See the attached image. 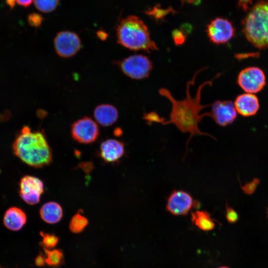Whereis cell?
I'll return each mask as SVG.
<instances>
[{
    "instance_id": "cell-18",
    "label": "cell",
    "mask_w": 268,
    "mask_h": 268,
    "mask_svg": "<svg viewBox=\"0 0 268 268\" xmlns=\"http://www.w3.org/2000/svg\"><path fill=\"white\" fill-rule=\"evenodd\" d=\"M191 220L200 229L208 231L215 227L214 221L209 213L205 210H197L191 213Z\"/></svg>"
},
{
    "instance_id": "cell-24",
    "label": "cell",
    "mask_w": 268,
    "mask_h": 268,
    "mask_svg": "<svg viewBox=\"0 0 268 268\" xmlns=\"http://www.w3.org/2000/svg\"><path fill=\"white\" fill-rule=\"evenodd\" d=\"M187 34L182 29H175L172 32L173 42L176 46H180L186 41Z\"/></svg>"
},
{
    "instance_id": "cell-28",
    "label": "cell",
    "mask_w": 268,
    "mask_h": 268,
    "mask_svg": "<svg viewBox=\"0 0 268 268\" xmlns=\"http://www.w3.org/2000/svg\"><path fill=\"white\" fill-rule=\"evenodd\" d=\"M259 183V180L257 178H255L252 181L242 186L241 188L245 194L251 195L255 192Z\"/></svg>"
},
{
    "instance_id": "cell-16",
    "label": "cell",
    "mask_w": 268,
    "mask_h": 268,
    "mask_svg": "<svg viewBox=\"0 0 268 268\" xmlns=\"http://www.w3.org/2000/svg\"><path fill=\"white\" fill-rule=\"evenodd\" d=\"M94 119L100 125L108 127L112 125L118 118L117 108L110 104H101L97 106L93 113Z\"/></svg>"
},
{
    "instance_id": "cell-13",
    "label": "cell",
    "mask_w": 268,
    "mask_h": 268,
    "mask_svg": "<svg viewBox=\"0 0 268 268\" xmlns=\"http://www.w3.org/2000/svg\"><path fill=\"white\" fill-rule=\"evenodd\" d=\"M233 103L237 112L244 117L255 115L260 108L258 97L252 93H246L238 95Z\"/></svg>"
},
{
    "instance_id": "cell-2",
    "label": "cell",
    "mask_w": 268,
    "mask_h": 268,
    "mask_svg": "<svg viewBox=\"0 0 268 268\" xmlns=\"http://www.w3.org/2000/svg\"><path fill=\"white\" fill-rule=\"evenodd\" d=\"M12 149L21 160L34 168L47 166L52 160V150L44 134L32 132L27 126L23 127L16 137Z\"/></svg>"
},
{
    "instance_id": "cell-32",
    "label": "cell",
    "mask_w": 268,
    "mask_h": 268,
    "mask_svg": "<svg viewBox=\"0 0 268 268\" xmlns=\"http://www.w3.org/2000/svg\"><path fill=\"white\" fill-rule=\"evenodd\" d=\"M97 35L102 40H106L108 36V34L105 31L102 30L98 31Z\"/></svg>"
},
{
    "instance_id": "cell-6",
    "label": "cell",
    "mask_w": 268,
    "mask_h": 268,
    "mask_svg": "<svg viewBox=\"0 0 268 268\" xmlns=\"http://www.w3.org/2000/svg\"><path fill=\"white\" fill-rule=\"evenodd\" d=\"M199 201L195 200L188 192L182 190H174L167 199L166 209L175 216L186 215L194 208H199Z\"/></svg>"
},
{
    "instance_id": "cell-21",
    "label": "cell",
    "mask_w": 268,
    "mask_h": 268,
    "mask_svg": "<svg viewBox=\"0 0 268 268\" xmlns=\"http://www.w3.org/2000/svg\"><path fill=\"white\" fill-rule=\"evenodd\" d=\"M148 15L152 17L156 21H164V18L170 13H176L171 7L163 8L160 4H156L152 8L144 11Z\"/></svg>"
},
{
    "instance_id": "cell-23",
    "label": "cell",
    "mask_w": 268,
    "mask_h": 268,
    "mask_svg": "<svg viewBox=\"0 0 268 268\" xmlns=\"http://www.w3.org/2000/svg\"><path fill=\"white\" fill-rule=\"evenodd\" d=\"M60 0H34L35 7L39 11L48 13L54 10Z\"/></svg>"
},
{
    "instance_id": "cell-34",
    "label": "cell",
    "mask_w": 268,
    "mask_h": 268,
    "mask_svg": "<svg viewBox=\"0 0 268 268\" xmlns=\"http://www.w3.org/2000/svg\"><path fill=\"white\" fill-rule=\"evenodd\" d=\"M5 1L11 8H12L15 6V2H16V0H5Z\"/></svg>"
},
{
    "instance_id": "cell-12",
    "label": "cell",
    "mask_w": 268,
    "mask_h": 268,
    "mask_svg": "<svg viewBox=\"0 0 268 268\" xmlns=\"http://www.w3.org/2000/svg\"><path fill=\"white\" fill-rule=\"evenodd\" d=\"M210 106L209 117L220 126L231 124L237 118V112L234 103L230 100H216Z\"/></svg>"
},
{
    "instance_id": "cell-3",
    "label": "cell",
    "mask_w": 268,
    "mask_h": 268,
    "mask_svg": "<svg viewBox=\"0 0 268 268\" xmlns=\"http://www.w3.org/2000/svg\"><path fill=\"white\" fill-rule=\"evenodd\" d=\"M116 31L117 42L127 49L148 53L159 50L151 39L147 27L137 16L130 15L122 19Z\"/></svg>"
},
{
    "instance_id": "cell-27",
    "label": "cell",
    "mask_w": 268,
    "mask_h": 268,
    "mask_svg": "<svg viewBox=\"0 0 268 268\" xmlns=\"http://www.w3.org/2000/svg\"><path fill=\"white\" fill-rule=\"evenodd\" d=\"M42 15L37 13H32L28 16V22L29 25L34 27L40 26L43 22Z\"/></svg>"
},
{
    "instance_id": "cell-31",
    "label": "cell",
    "mask_w": 268,
    "mask_h": 268,
    "mask_svg": "<svg viewBox=\"0 0 268 268\" xmlns=\"http://www.w3.org/2000/svg\"><path fill=\"white\" fill-rule=\"evenodd\" d=\"M16 2L20 5L27 7L32 3L33 0H16Z\"/></svg>"
},
{
    "instance_id": "cell-5",
    "label": "cell",
    "mask_w": 268,
    "mask_h": 268,
    "mask_svg": "<svg viewBox=\"0 0 268 268\" xmlns=\"http://www.w3.org/2000/svg\"><path fill=\"white\" fill-rule=\"evenodd\" d=\"M117 65L126 75L138 80L148 77L153 67L148 57L140 54L128 57L118 61Z\"/></svg>"
},
{
    "instance_id": "cell-30",
    "label": "cell",
    "mask_w": 268,
    "mask_h": 268,
    "mask_svg": "<svg viewBox=\"0 0 268 268\" xmlns=\"http://www.w3.org/2000/svg\"><path fill=\"white\" fill-rule=\"evenodd\" d=\"M253 0H238L239 6L244 10H247Z\"/></svg>"
},
{
    "instance_id": "cell-7",
    "label": "cell",
    "mask_w": 268,
    "mask_h": 268,
    "mask_svg": "<svg viewBox=\"0 0 268 268\" xmlns=\"http://www.w3.org/2000/svg\"><path fill=\"white\" fill-rule=\"evenodd\" d=\"M237 82L246 93H256L261 91L266 84V76L259 67H250L242 69L237 76Z\"/></svg>"
},
{
    "instance_id": "cell-4",
    "label": "cell",
    "mask_w": 268,
    "mask_h": 268,
    "mask_svg": "<svg viewBox=\"0 0 268 268\" xmlns=\"http://www.w3.org/2000/svg\"><path fill=\"white\" fill-rule=\"evenodd\" d=\"M242 31L255 48L268 49V1H261L249 11L242 22Z\"/></svg>"
},
{
    "instance_id": "cell-10",
    "label": "cell",
    "mask_w": 268,
    "mask_h": 268,
    "mask_svg": "<svg viewBox=\"0 0 268 268\" xmlns=\"http://www.w3.org/2000/svg\"><path fill=\"white\" fill-rule=\"evenodd\" d=\"M54 43L57 54L63 58L72 57L79 51L81 46L79 36L75 33L69 31L58 33Z\"/></svg>"
},
{
    "instance_id": "cell-25",
    "label": "cell",
    "mask_w": 268,
    "mask_h": 268,
    "mask_svg": "<svg viewBox=\"0 0 268 268\" xmlns=\"http://www.w3.org/2000/svg\"><path fill=\"white\" fill-rule=\"evenodd\" d=\"M143 118L146 121L149 125H151L153 123H161L165 121V120L159 116V115L154 112L149 113H145L144 114Z\"/></svg>"
},
{
    "instance_id": "cell-1",
    "label": "cell",
    "mask_w": 268,
    "mask_h": 268,
    "mask_svg": "<svg viewBox=\"0 0 268 268\" xmlns=\"http://www.w3.org/2000/svg\"><path fill=\"white\" fill-rule=\"evenodd\" d=\"M207 68V67H206L199 69L194 74L192 79L188 81L186 86V97L183 100L175 99L170 92L165 88H161L159 90V93L169 100L172 105L170 119L169 120H165L162 125L173 124L182 133L190 134L186 143V154L188 152V144L193 136L205 135L212 137V135L209 134L201 132L198 126L202 118L206 116H209L208 112L200 114V112L204 108L211 105V104L201 105V98L202 88L207 85H211L212 81L218 75L212 80L205 81L200 85L194 97H192L190 92L191 85L194 84L198 74ZM212 137L213 138V137Z\"/></svg>"
},
{
    "instance_id": "cell-17",
    "label": "cell",
    "mask_w": 268,
    "mask_h": 268,
    "mask_svg": "<svg viewBox=\"0 0 268 268\" xmlns=\"http://www.w3.org/2000/svg\"><path fill=\"white\" fill-rule=\"evenodd\" d=\"M40 215L45 222L55 224L59 222L63 217V208L58 203L49 201L42 206L40 209Z\"/></svg>"
},
{
    "instance_id": "cell-29",
    "label": "cell",
    "mask_w": 268,
    "mask_h": 268,
    "mask_svg": "<svg viewBox=\"0 0 268 268\" xmlns=\"http://www.w3.org/2000/svg\"><path fill=\"white\" fill-rule=\"evenodd\" d=\"M35 264L39 267H43L46 265L45 256L43 254L40 253L36 257L35 259Z\"/></svg>"
},
{
    "instance_id": "cell-11",
    "label": "cell",
    "mask_w": 268,
    "mask_h": 268,
    "mask_svg": "<svg viewBox=\"0 0 268 268\" xmlns=\"http://www.w3.org/2000/svg\"><path fill=\"white\" fill-rule=\"evenodd\" d=\"M44 192V184L41 180L35 176L26 175L19 183V195L29 205H35L40 200Z\"/></svg>"
},
{
    "instance_id": "cell-20",
    "label": "cell",
    "mask_w": 268,
    "mask_h": 268,
    "mask_svg": "<svg viewBox=\"0 0 268 268\" xmlns=\"http://www.w3.org/2000/svg\"><path fill=\"white\" fill-rule=\"evenodd\" d=\"M88 224V220L80 212H78L70 219L69 224L70 231L74 234L82 232Z\"/></svg>"
},
{
    "instance_id": "cell-35",
    "label": "cell",
    "mask_w": 268,
    "mask_h": 268,
    "mask_svg": "<svg viewBox=\"0 0 268 268\" xmlns=\"http://www.w3.org/2000/svg\"><path fill=\"white\" fill-rule=\"evenodd\" d=\"M218 268H229L228 267H225V266H222V267H220Z\"/></svg>"
},
{
    "instance_id": "cell-19",
    "label": "cell",
    "mask_w": 268,
    "mask_h": 268,
    "mask_svg": "<svg viewBox=\"0 0 268 268\" xmlns=\"http://www.w3.org/2000/svg\"><path fill=\"white\" fill-rule=\"evenodd\" d=\"M46 264L52 268H59L65 264L64 255L62 250H48L43 248Z\"/></svg>"
},
{
    "instance_id": "cell-22",
    "label": "cell",
    "mask_w": 268,
    "mask_h": 268,
    "mask_svg": "<svg viewBox=\"0 0 268 268\" xmlns=\"http://www.w3.org/2000/svg\"><path fill=\"white\" fill-rule=\"evenodd\" d=\"M40 234L42 237V241L40 244L43 248L48 250L53 249L59 242V237L54 233H48L41 231Z\"/></svg>"
},
{
    "instance_id": "cell-26",
    "label": "cell",
    "mask_w": 268,
    "mask_h": 268,
    "mask_svg": "<svg viewBox=\"0 0 268 268\" xmlns=\"http://www.w3.org/2000/svg\"><path fill=\"white\" fill-rule=\"evenodd\" d=\"M225 216L227 220L231 224L236 223L239 219V216L237 212L227 202L226 203Z\"/></svg>"
},
{
    "instance_id": "cell-9",
    "label": "cell",
    "mask_w": 268,
    "mask_h": 268,
    "mask_svg": "<svg viewBox=\"0 0 268 268\" xmlns=\"http://www.w3.org/2000/svg\"><path fill=\"white\" fill-rule=\"evenodd\" d=\"M71 134L72 138L79 143H91L98 138L99 129L96 122L89 117H84L72 124Z\"/></svg>"
},
{
    "instance_id": "cell-15",
    "label": "cell",
    "mask_w": 268,
    "mask_h": 268,
    "mask_svg": "<svg viewBox=\"0 0 268 268\" xmlns=\"http://www.w3.org/2000/svg\"><path fill=\"white\" fill-rule=\"evenodd\" d=\"M27 216L25 213L17 207L9 208L5 212L3 223L8 229L17 231L20 230L26 224Z\"/></svg>"
},
{
    "instance_id": "cell-8",
    "label": "cell",
    "mask_w": 268,
    "mask_h": 268,
    "mask_svg": "<svg viewBox=\"0 0 268 268\" xmlns=\"http://www.w3.org/2000/svg\"><path fill=\"white\" fill-rule=\"evenodd\" d=\"M206 32L210 41L218 45L228 43L235 35V29L228 19L216 17L206 26Z\"/></svg>"
},
{
    "instance_id": "cell-33",
    "label": "cell",
    "mask_w": 268,
    "mask_h": 268,
    "mask_svg": "<svg viewBox=\"0 0 268 268\" xmlns=\"http://www.w3.org/2000/svg\"><path fill=\"white\" fill-rule=\"evenodd\" d=\"M181 1L182 3V4L184 3V2H187L189 3L197 4H198V3L200 2V0H181Z\"/></svg>"
},
{
    "instance_id": "cell-14",
    "label": "cell",
    "mask_w": 268,
    "mask_h": 268,
    "mask_svg": "<svg viewBox=\"0 0 268 268\" xmlns=\"http://www.w3.org/2000/svg\"><path fill=\"white\" fill-rule=\"evenodd\" d=\"M125 153L124 143L115 139H108L100 145V154L108 162H114L120 159Z\"/></svg>"
}]
</instances>
